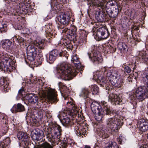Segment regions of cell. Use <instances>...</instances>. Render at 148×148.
Here are the masks:
<instances>
[{"instance_id": "e575fe53", "label": "cell", "mask_w": 148, "mask_h": 148, "mask_svg": "<svg viewBox=\"0 0 148 148\" xmlns=\"http://www.w3.org/2000/svg\"><path fill=\"white\" fill-rule=\"evenodd\" d=\"M147 138H148V134H147Z\"/></svg>"}, {"instance_id": "4fadbf2b", "label": "cell", "mask_w": 148, "mask_h": 148, "mask_svg": "<svg viewBox=\"0 0 148 148\" xmlns=\"http://www.w3.org/2000/svg\"><path fill=\"white\" fill-rule=\"evenodd\" d=\"M57 34L56 28L54 24L50 22L45 26V37L49 40L53 39Z\"/></svg>"}, {"instance_id": "7c38bea8", "label": "cell", "mask_w": 148, "mask_h": 148, "mask_svg": "<svg viewBox=\"0 0 148 148\" xmlns=\"http://www.w3.org/2000/svg\"><path fill=\"white\" fill-rule=\"evenodd\" d=\"M134 98L138 102L142 101L148 97V90L146 87L144 86L137 88L134 92Z\"/></svg>"}, {"instance_id": "cb8c5ba5", "label": "cell", "mask_w": 148, "mask_h": 148, "mask_svg": "<svg viewBox=\"0 0 148 148\" xmlns=\"http://www.w3.org/2000/svg\"><path fill=\"white\" fill-rule=\"evenodd\" d=\"M141 75L142 81L146 87L148 88V69L144 71Z\"/></svg>"}, {"instance_id": "44dd1931", "label": "cell", "mask_w": 148, "mask_h": 148, "mask_svg": "<svg viewBox=\"0 0 148 148\" xmlns=\"http://www.w3.org/2000/svg\"><path fill=\"white\" fill-rule=\"evenodd\" d=\"M58 54V52L56 49L50 51L47 56V62L50 64L53 63L57 58Z\"/></svg>"}, {"instance_id": "4316f807", "label": "cell", "mask_w": 148, "mask_h": 148, "mask_svg": "<svg viewBox=\"0 0 148 148\" xmlns=\"http://www.w3.org/2000/svg\"><path fill=\"white\" fill-rule=\"evenodd\" d=\"M10 140L9 138H7L1 143V148H8L10 144Z\"/></svg>"}, {"instance_id": "f546056e", "label": "cell", "mask_w": 148, "mask_h": 148, "mask_svg": "<svg viewBox=\"0 0 148 148\" xmlns=\"http://www.w3.org/2000/svg\"><path fill=\"white\" fill-rule=\"evenodd\" d=\"M73 61L75 66L78 69L81 67V64L79 60L76 56L73 57Z\"/></svg>"}, {"instance_id": "ac0fdd59", "label": "cell", "mask_w": 148, "mask_h": 148, "mask_svg": "<svg viewBox=\"0 0 148 148\" xmlns=\"http://www.w3.org/2000/svg\"><path fill=\"white\" fill-rule=\"evenodd\" d=\"M32 140L35 142H41L44 138V134L43 131L39 128L33 130L31 134Z\"/></svg>"}, {"instance_id": "484cf974", "label": "cell", "mask_w": 148, "mask_h": 148, "mask_svg": "<svg viewBox=\"0 0 148 148\" xmlns=\"http://www.w3.org/2000/svg\"><path fill=\"white\" fill-rule=\"evenodd\" d=\"M119 49L123 52H127L128 49L127 45L124 42H120L118 45Z\"/></svg>"}, {"instance_id": "7402d4cb", "label": "cell", "mask_w": 148, "mask_h": 148, "mask_svg": "<svg viewBox=\"0 0 148 148\" xmlns=\"http://www.w3.org/2000/svg\"><path fill=\"white\" fill-rule=\"evenodd\" d=\"M138 126L140 130L142 132H146L148 130V122L144 119L139 120Z\"/></svg>"}, {"instance_id": "ba28073f", "label": "cell", "mask_w": 148, "mask_h": 148, "mask_svg": "<svg viewBox=\"0 0 148 148\" xmlns=\"http://www.w3.org/2000/svg\"><path fill=\"white\" fill-rule=\"evenodd\" d=\"M55 73L57 77L64 80H68L75 75V72L68 64L63 62L58 64L56 68Z\"/></svg>"}, {"instance_id": "9c48e42d", "label": "cell", "mask_w": 148, "mask_h": 148, "mask_svg": "<svg viewBox=\"0 0 148 148\" xmlns=\"http://www.w3.org/2000/svg\"><path fill=\"white\" fill-rule=\"evenodd\" d=\"M86 104V106L88 107L89 111L91 112L95 120L98 121H100L104 116V110L101 104L98 102L91 100H89Z\"/></svg>"}, {"instance_id": "d6a6232c", "label": "cell", "mask_w": 148, "mask_h": 148, "mask_svg": "<svg viewBox=\"0 0 148 148\" xmlns=\"http://www.w3.org/2000/svg\"><path fill=\"white\" fill-rule=\"evenodd\" d=\"M1 26H2V27H1V29L2 28V29L1 30V32L2 30V32L5 31V29L7 28V25H6L5 24H3L2 23V25H1Z\"/></svg>"}, {"instance_id": "8992f818", "label": "cell", "mask_w": 148, "mask_h": 148, "mask_svg": "<svg viewBox=\"0 0 148 148\" xmlns=\"http://www.w3.org/2000/svg\"><path fill=\"white\" fill-rule=\"evenodd\" d=\"M16 61L13 56L3 52L0 53V71L5 73H12L16 70Z\"/></svg>"}, {"instance_id": "4dcf8cb0", "label": "cell", "mask_w": 148, "mask_h": 148, "mask_svg": "<svg viewBox=\"0 0 148 148\" xmlns=\"http://www.w3.org/2000/svg\"><path fill=\"white\" fill-rule=\"evenodd\" d=\"M67 38L70 40H73L75 37V34L71 30L68 32L67 35Z\"/></svg>"}, {"instance_id": "30bf717a", "label": "cell", "mask_w": 148, "mask_h": 148, "mask_svg": "<svg viewBox=\"0 0 148 148\" xmlns=\"http://www.w3.org/2000/svg\"><path fill=\"white\" fill-rule=\"evenodd\" d=\"M76 113L68 108H66L59 113L58 117L62 123L65 126L70 125L76 116Z\"/></svg>"}, {"instance_id": "8fae6325", "label": "cell", "mask_w": 148, "mask_h": 148, "mask_svg": "<svg viewBox=\"0 0 148 148\" xmlns=\"http://www.w3.org/2000/svg\"><path fill=\"white\" fill-rule=\"evenodd\" d=\"M75 133L77 136L80 138L85 137L89 131V126L85 121L77 123L75 127Z\"/></svg>"}, {"instance_id": "7a4b0ae2", "label": "cell", "mask_w": 148, "mask_h": 148, "mask_svg": "<svg viewBox=\"0 0 148 148\" xmlns=\"http://www.w3.org/2000/svg\"><path fill=\"white\" fill-rule=\"evenodd\" d=\"M95 77L98 84L109 90L120 88L124 80L122 72L113 69L104 72H97Z\"/></svg>"}, {"instance_id": "603a6c76", "label": "cell", "mask_w": 148, "mask_h": 148, "mask_svg": "<svg viewBox=\"0 0 148 148\" xmlns=\"http://www.w3.org/2000/svg\"><path fill=\"white\" fill-rule=\"evenodd\" d=\"M98 37L101 38H105L108 35V33L107 30L104 27L99 28L97 32Z\"/></svg>"}, {"instance_id": "83f0119b", "label": "cell", "mask_w": 148, "mask_h": 148, "mask_svg": "<svg viewBox=\"0 0 148 148\" xmlns=\"http://www.w3.org/2000/svg\"><path fill=\"white\" fill-rule=\"evenodd\" d=\"M105 148H118V146L115 142L110 141L105 144Z\"/></svg>"}, {"instance_id": "f1b7e54d", "label": "cell", "mask_w": 148, "mask_h": 148, "mask_svg": "<svg viewBox=\"0 0 148 148\" xmlns=\"http://www.w3.org/2000/svg\"><path fill=\"white\" fill-rule=\"evenodd\" d=\"M34 148H53L47 142H45L42 144L36 146Z\"/></svg>"}, {"instance_id": "d6986e66", "label": "cell", "mask_w": 148, "mask_h": 148, "mask_svg": "<svg viewBox=\"0 0 148 148\" xmlns=\"http://www.w3.org/2000/svg\"><path fill=\"white\" fill-rule=\"evenodd\" d=\"M70 19V15L67 13L62 12L59 13L57 15L56 20L58 24L64 25L68 23Z\"/></svg>"}, {"instance_id": "3957f363", "label": "cell", "mask_w": 148, "mask_h": 148, "mask_svg": "<svg viewBox=\"0 0 148 148\" xmlns=\"http://www.w3.org/2000/svg\"><path fill=\"white\" fill-rule=\"evenodd\" d=\"M52 117L51 112L47 110L38 107H30L26 118L28 124L37 127L47 122Z\"/></svg>"}, {"instance_id": "e0dca14e", "label": "cell", "mask_w": 148, "mask_h": 148, "mask_svg": "<svg viewBox=\"0 0 148 148\" xmlns=\"http://www.w3.org/2000/svg\"><path fill=\"white\" fill-rule=\"evenodd\" d=\"M1 46L3 48L7 51L14 54H16V49L14 45L11 41L8 40H3L1 41Z\"/></svg>"}, {"instance_id": "1f68e13d", "label": "cell", "mask_w": 148, "mask_h": 148, "mask_svg": "<svg viewBox=\"0 0 148 148\" xmlns=\"http://www.w3.org/2000/svg\"><path fill=\"white\" fill-rule=\"evenodd\" d=\"M124 69L125 72L127 73H130L131 71L130 68L127 66H125Z\"/></svg>"}, {"instance_id": "5bb4252c", "label": "cell", "mask_w": 148, "mask_h": 148, "mask_svg": "<svg viewBox=\"0 0 148 148\" xmlns=\"http://www.w3.org/2000/svg\"><path fill=\"white\" fill-rule=\"evenodd\" d=\"M17 137L21 146L25 148H27L29 147L30 140L29 137L26 132L20 131L18 134Z\"/></svg>"}, {"instance_id": "836d02e7", "label": "cell", "mask_w": 148, "mask_h": 148, "mask_svg": "<svg viewBox=\"0 0 148 148\" xmlns=\"http://www.w3.org/2000/svg\"><path fill=\"white\" fill-rule=\"evenodd\" d=\"M147 109H148V103L147 104Z\"/></svg>"}, {"instance_id": "ffe728a7", "label": "cell", "mask_w": 148, "mask_h": 148, "mask_svg": "<svg viewBox=\"0 0 148 148\" xmlns=\"http://www.w3.org/2000/svg\"><path fill=\"white\" fill-rule=\"evenodd\" d=\"M121 124V121L118 118L110 119L108 121V126L109 128L112 131H116L120 128Z\"/></svg>"}, {"instance_id": "6da1fadb", "label": "cell", "mask_w": 148, "mask_h": 148, "mask_svg": "<svg viewBox=\"0 0 148 148\" xmlns=\"http://www.w3.org/2000/svg\"><path fill=\"white\" fill-rule=\"evenodd\" d=\"M21 96L23 102L30 107L48 108L59 101L56 90L48 82L32 92L21 93Z\"/></svg>"}, {"instance_id": "2e32d148", "label": "cell", "mask_w": 148, "mask_h": 148, "mask_svg": "<svg viewBox=\"0 0 148 148\" xmlns=\"http://www.w3.org/2000/svg\"><path fill=\"white\" fill-rule=\"evenodd\" d=\"M11 81L8 77L1 76L0 79V90L3 93L8 92L11 89Z\"/></svg>"}, {"instance_id": "9a60e30c", "label": "cell", "mask_w": 148, "mask_h": 148, "mask_svg": "<svg viewBox=\"0 0 148 148\" xmlns=\"http://www.w3.org/2000/svg\"><path fill=\"white\" fill-rule=\"evenodd\" d=\"M106 10L110 16L112 17H116L118 12V8L116 3L114 1H110L107 5Z\"/></svg>"}, {"instance_id": "277c9868", "label": "cell", "mask_w": 148, "mask_h": 148, "mask_svg": "<svg viewBox=\"0 0 148 148\" xmlns=\"http://www.w3.org/2000/svg\"><path fill=\"white\" fill-rule=\"evenodd\" d=\"M10 12L17 15L30 14L34 9V5L31 1H7Z\"/></svg>"}, {"instance_id": "52a82bcc", "label": "cell", "mask_w": 148, "mask_h": 148, "mask_svg": "<svg viewBox=\"0 0 148 148\" xmlns=\"http://www.w3.org/2000/svg\"><path fill=\"white\" fill-rule=\"evenodd\" d=\"M47 135L49 140L53 145H57L61 138V127L56 122H51L49 125Z\"/></svg>"}, {"instance_id": "d4e9b609", "label": "cell", "mask_w": 148, "mask_h": 148, "mask_svg": "<svg viewBox=\"0 0 148 148\" xmlns=\"http://www.w3.org/2000/svg\"><path fill=\"white\" fill-rule=\"evenodd\" d=\"M97 20L99 21H103L105 20V17L103 12L100 10L97 11L95 14Z\"/></svg>"}, {"instance_id": "5b68a950", "label": "cell", "mask_w": 148, "mask_h": 148, "mask_svg": "<svg viewBox=\"0 0 148 148\" xmlns=\"http://www.w3.org/2000/svg\"><path fill=\"white\" fill-rule=\"evenodd\" d=\"M26 61L28 65L34 69L40 66L43 58L41 51L34 44L29 45L26 50Z\"/></svg>"}]
</instances>
